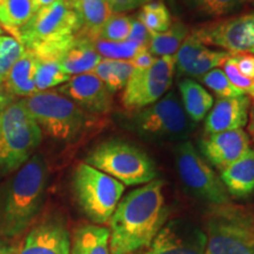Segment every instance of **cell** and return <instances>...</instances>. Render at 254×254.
Here are the masks:
<instances>
[{
    "label": "cell",
    "instance_id": "cell-14",
    "mask_svg": "<svg viewBox=\"0 0 254 254\" xmlns=\"http://www.w3.org/2000/svg\"><path fill=\"white\" fill-rule=\"evenodd\" d=\"M58 92L88 114H106L112 110V93L93 72L73 75Z\"/></svg>",
    "mask_w": 254,
    "mask_h": 254
},
{
    "label": "cell",
    "instance_id": "cell-15",
    "mask_svg": "<svg viewBox=\"0 0 254 254\" xmlns=\"http://www.w3.org/2000/svg\"><path fill=\"white\" fill-rule=\"evenodd\" d=\"M250 150V136L243 128L206 134L200 141L201 155L220 172Z\"/></svg>",
    "mask_w": 254,
    "mask_h": 254
},
{
    "label": "cell",
    "instance_id": "cell-38",
    "mask_svg": "<svg viewBox=\"0 0 254 254\" xmlns=\"http://www.w3.org/2000/svg\"><path fill=\"white\" fill-rule=\"evenodd\" d=\"M113 13H124L142 7L151 0H107Z\"/></svg>",
    "mask_w": 254,
    "mask_h": 254
},
{
    "label": "cell",
    "instance_id": "cell-9",
    "mask_svg": "<svg viewBox=\"0 0 254 254\" xmlns=\"http://www.w3.org/2000/svg\"><path fill=\"white\" fill-rule=\"evenodd\" d=\"M174 159L180 180L194 198L207 202L209 206L231 202V196L220 177L192 142H178L174 148Z\"/></svg>",
    "mask_w": 254,
    "mask_h": 254
},
{
    "label": "cell",
    "instance_id": "cell-18",
    "mask_svg": "<svg viewBox=\"0 0 254 254\" xmlns=\"http://www.w3.org/2000/svg\"><path fill=\"white\" fill-rule=\"evenodd\" d=\"M220 179L232 198L247 199L254 194V150L220 172Z\"/></svg>",
    "mask_w": 254,
    "mask_h": 254
},
{
    "label": "cell",
    "instance_id": "cell-25",
    "mask_svg": "<svg viewBox=\"0 0 254 254\" xmlns=\"http://www.w3.org/2000/svg\"><path fill=\"white\" fill-rule=\"evenodd\" d=\"M190 33V28L183 21H172L168 30L152 36L148 44V51L157 58L174 57Z\"/></svg>",
    "mask_w": 254,
    "mask_h": 254
},
{
    "label": "cell",
    "instance_id": "cell-45",
    "mask_svg": "<svg viewBox=\"0 0 254 254\" xmlns=\"http://www.w3.org/2000/svg\"><path fill=\"white\" fill-rule=\"evenodd\" d=\"M247 93H249V97L251 98V99H254V85L252 86V88L247 92Z\"/></svg>",
    "mask_w": 254,
    "mask_h": 254
},
{
    "label": "cell",
    "instance_id": "cell-47",
    "mask_svg": "<svg viewBox=\"0 0 254 254\" xmlns=\"http://www.w3.org/2000/svg\"><path fill=\"white\" fill-rule=\"evenodd\" d=\"M249 2H252V4H254V0H249Z\"/></svg>",
    "mask_w": 254,
    "mask_h": 254
},
{
    "label": "cell",
    "instance_id": "cell-19",
    "mask_svg": "<svg viewBox=\"0 0 254 254\" xmlns=\"http://www.w3.org/2000/svg\"><path fill=\"white\" fill-rule=\"evenodd\" d=\"M64 2L80 18L79 34L92 41L98 39L101 27L113 14L107 0H64Z\"/></svg>",
    "mask_w": 254,
    "mask_h": 254
},
{
    "label": "cell",
    "instance_id": "cell-4",
    "mask_svg": "<svg viewBox=\"0 0 254 254\" xmlns=\"http://www.w3.org/2000/svg\"><path fill=\"white\" fill-rule=\"evenodd\" d=\"M206 254H254V213L231 202L212 205L205 217Z\"/></svg>",
    "mask_w": 254,
    "mask_h": 254
},
{
    "label": "cell",
    "instance_id": "cell-35",
    "mask_svg": "<svg viewBox=\"0 0 254 254\" xmlns=\"http://www.w3.org/2000/svg\"><path fill=\"white\" fill-rule=\"evenodd\" d=\"M234 56V55H233ZM233 56L230 57L226 62L222 64V71H224L225 75H226L228 80L231 81V84L237 88H239L240 91H243L244 93H247L252 86L254 85V81L251 79L244 77L241 74L239 69H238L236 63H234Z\"/></svg>",
    "mask_w": 254,
    "mask_h": 254
},
{
    "label": "cell",
    "instance_id": "cell-46",
    "mask_svg": "<svg viewBox=\"0 0 254 254\" xmlns=\"http://www.w3.org/2000/svg\"><path fill=\"white\" fill-rule=\"evenodd\" d=\"M4 28H2L1 25H0V36H4Z\"/></svg>",
    "mask_w": 254,
    "mask_h": 254
},
{
    "label": "cell",
    "instance_id": "cell-40",
    "mask_svg": "<svg viewBox=\"0 0 254 254\" xmlns=\"http://www.w3.org/2000/svg\"><path fill=\"white\" fill-rule=\"evenodd\" d=\"M0 25L2 28L9 32V34H12V37L20 41L19 34L14 31V28L12 27L11 23H9L8 14H7V5H6V0H0Z\"/></svg>",
    "mask_w": 254,
    "mask_h": 254
},
{
    "label": "cell",
    "instance_id": "cell-27",
    "mask_svg": "<svg viewBox=\"0 0 254 254\" xmlns=\"http://www.w3.org/2000/svg\"><path fill=\"white\" fill-rule=\"evenodd\" d=\"M185 2L199 17L220 18L234 13L249 0H185Z\"/></svg>",
    "mask_w": 254,
    "mask_h": 254
},
{
    "label": "cell",
    "instance_id": "cell-10",
    "mask_svg": "<svg viewBox=\"0 0 254 254\" xmlns=\"http://www.w3.org/2000/svg\"><path fill=\"white\" fill-rule=\"evenodd\" d=\"M174 73V57H159L148 68H135L120 98L123 106L133 112L157 103L172 86Z\"/></svg>",
    "mask_w": 254,
    "mask_h": 254
},
{
    "label": "cell",
    "instance_id": "cell-44",
    "mask_svg": "<svg viewBox=\"0 0 254 254\" xmlns=\"http://www.w3.org/2000/svg\"><path fill=\"white\" fill-rule=\"evenodd\" d=\"M12 250L8 249L7 246L4 245L2 243H0V254H11Z\"/></svg>",
    "mask_w": 254,
    "mask_h": 254
},
{
    "label": "cell",
    "instance_id": "cell-31",
    "mask_svg": "<svg viewBox=\"0 0 254 254\" xmlns=\"http://www.w3.org/2000/svg\"><path fill=\"white\" fill-rule=\"evenodd\" d=\"M232 56H233V53L226 52V51L222 50H212L207 46L200 53V56L195 59L193 65L190 66L186 77H190V79H198L207 72L212 71V69L220 67L222 64Z\"/></svg>",
    "mask_w": 254,
    "mask_h": 254
},
{
    "label": "cell",
    "instance_id": "cell-39",
    "mask_svg": "<svg viewBox=\"0 0 254 254\" xmlns=\"http://www.w3.org/2000/svg\"><path fill=\"white\" fill-rule=\"evenodd\" d=\"M157 57H154L152 53L148 51V49H146L141 52H139L134 58L131 60V63L133 64V66L136 69H145L148 68L155 62Z\"/></svg>",
    "mask_w": 254,
    "mask_h": 254
},
{
    "label": "cell",
    "instance_id": "cell-1",
    "mask_svg": "<svg viewBox=\"0 0 254 254\" xmlns=\"http://www.w3.org/2000/svg\"><path fill=\"white\" fill-rule=\"evenodd\" d=\"M164 183L152 180L119 201L110 219L111 254H136L150 249L166 224Z\"/></svg>",
    "mask_w": 254,
    "mask_h": 254
},
{
    "label": "cell",
    "instance_id": "cell-41",
    "mask_svg": "<svg viewBox=\"0 0 254 254\" xmlns=\"http://www.w3.org/2000/svg\"><path fill=\"white\" fill-rule=\"evenodd\" d=\"M14 100L13 95H11L6 91L4 86H0V112Z\"/></svg>",
    "mask_w": 254,
    "mask_h": 254
},
{
    "label": "cell",
    "instance_id": "cell-6",
    "mask_svg": "<svg viewBox=\"0 0 254 254\" xmlns=\"http://www.w3.org/2000/svg\"><path fill=\"white\" fill-rule=\"evenodd\" d=\"M84 163L127 186L145 185L158 174L150 155L132 142L120 139L98 144L86 155Z\"/></svg>",
    "mask_w": 254,
    "mask_h": 254
},
{
    "label": "cell",
    "instance_id": "cell-48",
    "mask_svg": "<svg viewBox=\"0 0 254 254\" xmlns=\"http://www.w3.org/2000/svg\"><path fill=\"white\" fill-rule=\"evenodd\" d=\"M11 254H13V251H12V252H11Z\"/></svg>",
    "mask_w": 254,
    "mask_h": 254
},
{
    "label": "cell",
    "instance_id": "cell-33",
    "mask_svg": "<svg viewBox=\"0 0 254 254\" xmlns=\"http://www.w3.org/2000/svg\"><path fill=\"white\" fill-rule=\"evenodd\" d=\"M131 19L132 17L124 13H113L101 27L98 39L107 41L127 40L131 30Z\"/></svg>",
    "mask_w": 254,
    "mask_h": 254
},
{
    "label": "cell",
    "instance_id": "cell-36",
    "mask_svg": "<svg viewBox=\"0 0 254 254\" xmlns=\"http://www.w3.org/2000/svg\"><path fill=\"white\" fill-rule=\"evenodd\" d=\"M152 38V33L147 28L145 27V25L139 21L136 18L131 19V30H129V34L127 40L133 41V43L138 44L141 46H147L150 44Z\"/></svg>",
    "mask_w": 254,
    "mask_h": 254
},
{
    "label": "cell",
    "instance_id": "cell-5",
    "mask_svg": "<svg viewBox=\"0 0 254 254\" xmlns=\"http://www.w3.org/2000/svg\"><path fill=\"white\" fill-rule=\"evenodd\" d=\"M24 101L43 133L57 141H77L90 125L91 114L59 92H37Z\"/></svg>",
    "mask_w": 254,
    "mask_h": 254
},
{
    "label": "cell",
    "instance_id": "cell-28",
    "mask_svg": "<svg viewBox=\"0 0 254 254\" xmlns=\"http://www.w3.org/2000/svg\"><path fill=\"white\" fill-rule=\"evenodd\" d=\"M69 78L71 77L64 72L59 62L38 59L36 77H34L38 92H45L53 87L62 86L69 80Z\"/></svg>",
    "mask_w": 254,
    "mask_h": 254
},
{
    "label": "cell",
    "instance_id": "cell-24",
    "mask_svg": "<svg viewBox=\"0 0 254 254\" xmlns=\"http://www.w3.org/2000/svg\"><path fill=\"white\" fill-rule=\"evenodd\" d=\"M135 67L131 62L127 60H112L101 59L94 68L93 73L104 82L111 93H116L120 90H124L132 77Z\"/></svg>",
    "mask_w": 254,
    "mask_h": 254
},
{
    "label": "cell",
    "instance_id": "cell-34",
    "mask_svg": "<svg viewBox=\"0 0 254 254\" xmlns=\"http://www.w3.org/2000/svg\"><path fill=\"white\" fill-rule=\"evenodd\" d=\"M6 5L9 23L20 38L19 30L31 20L36 13V9L31 0H6Z\"/></svg>",
    "mask_w": 254,
    "mask_h": 254
},
{
    "label": "cell",
    "instance_id": "cell-3",
    "mask_svg": "<svg viewBox=\"0 0 254 254\" xmlns=\"http://www.w3.org/2000/svg\"><path fill=\"white\" fill-rule=\"evenodd\" d=\"M43 139V131L24 99L13 100L0 112V177L26 164Z\"/></svg>",
    "mask_w": 254,
    "mask_h": 254
},
{
    "label": "cell",
    "instance_id": "cell-30",
    "mask_svg": "<svg viewBox=\"0 0 254 254\" xmlns=\"http://www.w3.org/2000/svg\"><path fill=\"white\" fill-rule=\"evenodd\" d=\"M24 52L25 46L15 38L0 36V86H4L9 71Z\"/></svg>",
    "mask_w": 254,
    "mask_h": 254
},
{
    "label": "cell",
    "instance_id": "cell-13",
    "mask_svg": "<svg viewBox=\"0 0 254 254\" xmlns=\"http://www.w3.org/2000/svg\"><path fill=\"white\" fill-rule=\"evenodd\" d=\"M147 254H206V234L190 221H170L159 231Z\"/></svg>",
    "mask_w": 254,
    "mask_h": 254
},
{
    "label": "cell",
    "instance_id": "cell-49",
    "mask_svg": "<svg viewBox=\"0 0 254 254\" xmlns=\"http://www.w3.org/2000/svg\"><path fill=\"white\" fill-rule=\"evenodd\" d=\"M146 254H147V253H146Z\"/></svg>",
    "mask_w": 254,
    "mask_h": 254
},
{
    "label": "cell",
    "instance_id": "cell-37",
    "mask_svg": "<svg viewBox=\"0 0 254 254\" xmlns=\"http://www.w3.org/2000/svg\"><path fill=\"white\" fill-rule=\"evenodd\" d=\"M233 59L241 74L254 81V55H234Z\"/></svg>",
    "mask_w": 254,
    "mask_h": 254
},
{
    "label": "cell",
    "instance_id": "cell-22",
    "mask_svg": "<svg viewBox=\"0 0 254 254\" xmlns=\"http://www.w3.org/2000/svg\"><path fill=\"white\" fill-rule=\"evenodd\" d=\"M184 111L192 123H200L207 116L214 104V98L201 84L190 78L179 82Z\"/></svg>",
    "mask_w": 254,
    "mask_h": 254
},
{
    "label": "cell",
    "instance_id": "cell-16",
    "mask_svg": "<svg viewBox=\"0 0 254 254\" xmlns=\"http://www.w3.org/2000/svg\"><path fill=\"white\" fill-rule=\"evenodd\" d=\"M251 98L243 94L233 98H219L205 118V134L243 128L249 122Z\"/></svg>",
    "mask_w": 254,
    "mask_h": 254
},
{
    "label": "cell",
    "instance_id": "cell-42",
    "mask_svg": "<svg viewBox=\"0 0 254 254\" xmlns=\"http://www.w3.org/2000/svg\"><path fill=\"white\" fill-rule=\"evenodd\" d=\"M247 134L254 142V100L251 103L249 112V122H247Z\"/></svg>",
    "mask_w": 254,
    "mask_h": 254
},
{
    "label": "cell",
    "instance_id": "cell-8",
    "mask_svg": "<svg viewBox=\"0 0 254 254\" xmlns=\"http://www.w3.org/2000/svg\"><path fill=\"white\" fill-rule=\"evenodd\" d=\"M127 127L151 141H185L192 124L176 92H168L157 103L133 111L126 118Z\"/></svg>",
    "mask_w": 254,
    "mask_h": 254
},
{
    "label": "cell",
    "instance_id": "cell-20",
    "mask_svg": "<svg viewBox=\"0 0 254 254\" xmlns=\"http://www.w3.org/2000/svg\"><path fill=\"white\" fill-rule=\"evenodd\" d=\"M38 66V58L30 50L25 49L24 55L19 58L6 78L4 87L13 97H31L37 93L36 71Z\"/></svg>",
    "mask_w": 254,
    "mask_h": 254
},
{
    "label": "cell",
    "instance_id": "cell-7",
    "mask_svg": "<svg viewBox=\"0 0 254 254\" xmlns=\"http://www.w3.org/2000/svg\"><path fill=\"white\" fill-rule=\"evenodd\" d=\"M125 186L86 163H79L72 174V190L81 212L95 225L110 221L122 200Z\"/></svg>",
    "mask_w": 254,
    "mask_h": 254
},
{
    "label": "cell",
    "instance_id": "cell-32",
    "mask_svg": "<svg viewBox=\"0 0 254 254\" xmlns=\"http://www.w3.org/2000/svg\"><path fill=\"white\" fill-rule=\"evenodd\" d=\"M201 84L213 91L219 98H233L245 94L243 91L231 84L221 68H214L198 78Z\"/></svg>",
    "mask_w": 254,
    "mask_h": 254
},
{
    "label": "cell",
    "instance_id": "cell-23",
    "mask_svg": "<svg viewBox=\"0 0 254 254\" xmlns=\"http://www.w3.org/2000/svg\"><path fill=\"white\" fill-rule=\"evenodd\" d=\"M69 254H111L110 230L100 225H84L71 239Z\"/></svg>",
    "mask_w": 254,
    "mask_h": 254
},
{
    "label": "cell",
    "instance_id": "cell-21",
    "mask_svg": "<svg viewBox=\"0 0 254 254\" xmlns=\"http://www.w3.org/2000/svg\"><path fill=\"white\" fill-rule=\"evenodd\" d=\"M101 56L93 46V41L78 33V38L71 49L59 60L60 66L69 77L93 72L101 62Z\"/></svg>",
    "mask_w": 254,
    "mask_h": 254
},
{
    "label": "cell",
    "instance_id": "cell-17",
    "mask_svg": "<svg viewBox=\"0 0 254 254\" xmlns=\"http://www.w3.org/2000/svg\"><path fill=\"white\" fill-rule=\"evenodd\" d=\"M71 237L58 221H46L28 232L18 254H69Z\"/></svg>",
    "mask_w": 254,
    "mask_h": 254
},
{
    "label": "cell",
    "instance_id": "cell-26",
    "mask_svg": "<svg viewBox=\"0 0 254 254\" xmlns=\"http://www.w3.org/2000/svg\"><path fill=\"white\" fill-rule=\"evenodd\" d=\"M136 19L145 25L152 36L168 30L172 25V15L163 0H151L136 13Z\"/></svg>",
    "mask_w": 254,
    "mask_h": 254
},
{
    "label": "cell",
    "instance_id": "cell-43",
    "mask_svg": "<svg viewBox=\"0 0 254 254\" xmlns=\"http://www.w3.org/2000/svg\"><path fill=\"white\" fill-rule=\"evenodd\" d=\"M31 1H32V4H33V7L37 12L38 9L47 7V6L55 4V2L58 1V0H31Z\"/></svg>",
    "mask_w": 254,
    "mask_h": 254
},
{
    "label": "cell",
    "instance_id": "cell-2",
    "mask_svg": "<svg viewBox=\"0 0 254 254\" xmlns=\"http://www.w3.org/2000/svg\"><path fill=\"white\" fill-rule=\"evenodd\" d=\"M49 183V166L41 154H33L0 190V234L24 233L43 207Z\"/></svg>",
    "mask_w": 254,
    "mask_h": 254
},
{
    "label": "cell",
    "instance_id": "cell-29",
    "mask_svg": "<svg viewBox=\"0 0 254 254\" xmlns=\"http://www.w3.org/2000/svg\"><path fill=\"white\" fill-rule=\"evenodd\" d=\"M95 51L101 56V58L112 60H127L131 62L139 52L148 49L147 46H141L133 41H107L98 39L93 41Z\"/></svg>",
    "mask_w": 254,
    "mask_h": 254
},
{
    "label": "cell",
    "instance_id": "cell-11",
    "mask_svg": "<svg viewBox=\"0 0 254 254\" xmlns=\"http://www.w3.org/2000/svg\"><path fill=\"white\" fill-rule=\"evenodd\" d=\"M81 30V21L78 14L64 2L58 0L55 4L40 8L28 23L19 30L20 43L25 49L77 36Z\"/></svg>",
    "mask_w": 254,
    "mask_h": 254
},
{
    "label": "cell",
    "instance_id": "cell-12",
    "mask_svg": "<svg viewBox=\"0 0 254 254\" xmlns=\"http://www.w3.org/2000/svg\"><path fill=\"white\" fill-rule=\"evenodd\" d=\"M192 33L206 46L233 55H254V11L204 24Z\"/></svg>",
    "mask_w": 254,
    "mask_h": 254
}]
</instances>
